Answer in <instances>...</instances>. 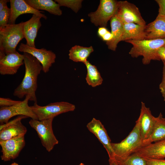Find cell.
I'll return each mask as SVG.
<instances>
[{
    "label": "cell",
    "instance_id": "cell-37",
    "mask_svg": "<svg viewBox=\"0 0 165 165\" xmlns=\"http://www.w3.org/2000/svg\"><path fill=\"white\" fill-rule=\"evenodd\" d=\"M109 165H118L114 160L109 159L108 160Z\"/></svg>",
    "mask_w": 165,
    "mask_h": 165
},
{
    "label": "cell",
    "instance_id": "cell-16",
    "mask_svg": "<svg viewBox=\"0 0 165 165\" xmlns=\"http://www.w3.org/2000/svg\"><path fill=\"white\" fill-rule=\"evenodd\" d=\"M10 16L9 24H15L17 18L20 15L31 13L41 16L46 20L47 17L42 13V11L36 10L28 4L24 0H10Z\"/></svg>",
    "mask_w": 165,
    "mask_h": 165
},
{
    "label": "cell",
    "instance_id": "cell-33",
    "mask_svg": "<svg viewBox=\"0 0 165 165\" xmlns=\"http://www.w3.org/2000/svg\"><path fill=\"white\" fill-rule=\"evenodd\" d=\"M157 55L160 60L165 61V45L162 46L158 49Z\"/></svg>",
    "mask_w": 165,
    "mask_h": 165
},
{
    "label": "cell",
    "instance_id": "cell-8",
    "mask_svg": "<svg viewBox=\"0 0 165 165\" xmlns=\"http://www.w3.org/2000/svg\"><path fill=\"white\" fill-rule=\"evenodd\" d=\"M20 103L9 107H1L0 108V123L1 124L6 123L12 117L17 115L24 116L31 119L38 118L33 112L28 102L30 97L28 96Z\"/></svg>",
    "mask_w": 165,
    "mask_h": 165
},
{
    "label": "cell",
    "instance_id": "cell-9",
    "mask_svg": "<svg viewBox=\"0 0 165 165\" xmlns=\"http://www.w3.org/2000/svg\"><path fill=\"white\" fill-rule=\"evenodd\" d=\"M116 14L123 24L134 23L141 25H146L138 8L128 1L119 2Z\"/></svg>",
    "mask_w": 165,
    "mask_h": 165
},
{
    "label": "cell",
    "instance_id": "cell-19",
    "mask_svg": "<svg viewBox=\"0 0 165 165\" xmlns=\"http://www.w3.org/2000/svg\"><path fill=\"white\" fill-rule=\"evenodd\" d=\"M145 39L165 38V17L158 15L156 19L146 25Z\"/></svg>",
    "mask_w": 165,
    "mask_h": 165
},
{
    "label": "cell",
    "instance_id": "cell-40",
    "mask_svg": "<svg viewBox=\"0 0 165 165\" xmlns=\"http://www.w3.org/2000/svg\"><path fill=\"white\" fill-rule=\"evenodd\" d=\"M164 16H165V15H164Z\"/></svg>",
    "mask_w": 165,
    "mask_h": 165
},
{
    "label": "cell",
    "instance_id": "cell-35",
    "mask_svg": "<svg viewBox=\"0 0 165 165\" xmlns=\"http://www.w3.org/2000/svg\"><path fill=\"white\" fill-rule=\"evenodd\" d=\"M113 35L111 32L109 31L101 38L103 40L106 42L111 41Z\"/></svg>",
    "mask_w": 165,
    "mask_h": 165
},
{
    "label": "cell",
    "instance_id": "cell-3",
    "mask_svg": "<svg viewBox=\"0 0 165 165\" xmlns=\"http://www.w3.org/2000/svg\"><path fill=\"white\" fill-rule=\"evenodd\" d=\"M142 145L139 123L137 120L132 130L125 138L120 142L112 143L114 153L112 160L124 159L134 153Z\"/></svg>",
    "mask_w": 165,
    "mask_h": 165
},
{
    "label": "cell",
    "instance_id": "cell-21",
    "mask_svg": "<svg viewBox=\"0 0 165 165\" xmlns=\"http://www.w3.org/2000/svg\"><path fill=\"white\" fill-rule=\"evenodd\" d=\"M110 20L113 38L111 41L106 42V44L109 49L115 51L118 43L121 41L123 32V24L116 14Z\"/></svg>",
    "mask_w": 165,
    "mask_h": 165
},
{
    "label": "cell",
    "instance_id": "cell-31",
    "mask_svg": "<svg viewBox=\"0 0 165 165\" xmlns=\"http://www.w3.org/2000/svg\"><path fill=\"white\" fill-rule=\"evenodd\" d=\"M144 158L146 160L147 165H165V160L164 159Z\"/></svg>",
    "mask_w": 165,
    "mask_h": 165
},
{
    "label": "cell",
    "instance_id": "cell-1",
    "mask_svg": "<svg viewBox=\"0 0 165 165\" xmlns=\"http://www.w3.org/2000/svg\"><path fill=\"white\" fill-rule=\"evenodd\" d=\"M23 54L25 74L22 82L14 90L13 95L19 98L28 96L29 101L37 103L36 92L37 79L42 67L39 62L31 54L27 53H24Z\"/></svg>",
    "mask_w": 165,
    "mask_h": 165
},
{
    "label": "cell",
    "instance_id": "cell-38",
    "mask_svg": "<svg viewBox=\"0 0 165 165\" xmlns=\"http://www.w3.org/2000/svg\"><path fill=\"white\" fill-rule=\"evenodd\" d=\"M10 165H19L17 163H12V164H11Z\"/></svg>",
    "mask_w": 165,
    "mask_h": 165
},
{
    "label": "cell",
    "instance_id": "cell-15",
    "mask_svg": "<svg viewBox=\"0 0 165 165\" xmlns=\"http://www.w3.org/2000/svg\"><path fill=\"white\" fill-rule=\"evenodd\" d=\"M2 155L1 159L4 161L16 158L25 145L24 136L6 141H0Z\"/></svg>",
    "mask_w": 165,
    "mask_h": 165
},
{
    "label": "cell",
    "instance_id": "cell-20",
    "mask_svg": "<svg viewBox=\"0 0 165 165\" xmlns=\"http://www.w3.org/2000/svg\"><path fill=\"white\" fill-rule=\"evenodd\" d=\"M146 25H141L134 23L123 24V32L121 41L145 39Z\"/></svg>",
    "mask_w": 165,
    "mask_h": 165
},
{
    "label": "cell",
    "instance_id": "cell-6",
    "mask_svg": "<svg viewBox=\"0 0 165 165\" xmlns=\"http://www.w3.org/2000/svg\"><path fill=\"white\" fill-rule=\"evenodd\" d=\"M30 107L39 120L54 118L61 114L74 111L75 108L74 105L64 101L52 103L44 106H40L35 103Z\"/></svg>",
    "mask_w": 165,
    "mask_h": 165
},
{
    "label": "cell",
    "instance_id": "cell-11",
    "mask_svg": "<svg viewBox=\"0 0 165 165\" xmlns=\"http://www.w3.org/2000/svg\"><path fill=\"white\" fill-rule=\"evenodd\" d=\"M27 118L25 116H19L10 122L1 124L0 141L24 136L27 129L21 123V120Z\"/></svg>",
    "mask_w": 165,
    "mask_h": 165
},
{
    "label": "cell",
    "instance_id": "cell-32",
    "mask_svg": "<svg viewBox=\"0 0 165 165\" xmlns=\"http://www.w3.org/2000/svg\"><path fill=\"white\" fill-rule=\"evenodd\" d=\"M159 6L158 15H165V0H156Z\"/></svg>",
    "mask_w": 165,
    "mask_h": 165
},
{
    "label": "cell",
    "instance_id": "cell-14",
    "mask_svg": "<svg viewBox=\"0 0 165 165\" xmlns=\"http://www.w3.org/2000/svg\"><path fill=\"white\" fill-rule=\"evenodd\" d=\"M23 54L18 52L6 55L0 58V74L2 75H13L24 64Z\"/></svg>",
    "mask_w": 165,
    "mask_h": 165
},
{
    "label": "cell",
    "instance_id": "cell-36",
    "mask_svg": "<svg viewBox=\"0 0 165 165\" xmlns=\"http://www.w3.org/2000/svg\"><path fill=\"white\" fill-rule=\"evenodd\" d=\"M10 2L8 0H0V11L2 10L7 6V3Z\"/></svg>",
    "mask_w": 165,
    "mask_h": 165
},
{
    "label": "cell",
    "instance_id": "cell-28",
    "mask_svg": "<svg viewBox=\"0 0 165 165\" xmlns=\"http://www.w3.org/2000/svg\"><path fill=\"white\" fill-rule=\"evenodd\" d=\"M10 13V9L7 6L0 11V30L4 28L9 24Z\"/></svg>",
    "mask_w": 165,
    "mask_h": 165
},
{
    "label": "cell",
    "instance_id": "cell-26",
    "mask_svg": "<svg viewBox=\"0 0 165 165\" xmlns=\"http://www.w3.org/2000/svg\"><path fill=\"white\" fill-rule=\"evenodd\" d=\"M114 161L118 165H147L146 160L143 157L135 153L124 159Z\"/></svg>",
    "mask_w": 165,
    "mask_h": 165
},
{
    "label": "cell",
    "instance_id": "cell-29",
    "mask_svg": "<svg viewBox=\"0 0 165 165\" xmlns=\"http://www.w3.org/2000/svg\"><path fill=\"white\" fill-rule=\"evenodd\" d=\"M21 101H15L9 98H0V107H9L17 104Z\"/></svg>",
    "mask_w": 165,
    "mask_h": 165
},
{
    "label": "cell",
    "instance_id": "cell-7",
    "mask_svg": "<svg viewBox=\"0 0 165 165\" xmlns=\"http://www.w3.org/2000/svg\"><path fill=\"white\" fill-rule=\"evenodd\" d=\"M119 2L115 0H101L97 10L88 15L91 22L96 26L106 28L108 21L117 12Z\"/></svg>",
    "mask_w": 165,
    "mask_h": 165
},
{
    "label": "cell",
    "instance_id": "cell-23",
    "mask_svg": "<svg viewBox=\"0 0 165 165\" xmlns=\"http://www.w3.org/2000/svg\"><path fill=\"white\" fill-rule=\"evenodd\" d=\"M165 138V118L163 117L161 112L158 117L154 128L150 137L143 141V145L162 140ZM142 145V146H143Z\"/></svg>",
    "mask_w": 165,
    "mask_h": 165
},
{
    "label": "cell",
    "instance_id": "cell-30",
    "mask_svg": "<svg viewBox=\"0 0 165 165\" xmlns=\"http://www.w3.org/2000/svg\"><path fill=\"white\" fill-rule=\"evenodd\" d=\"M162 61L163 64L162 78L159 88L164 100L165 101V61Z\"/></svg>",
    "mask_w": 165,
    "mask_h": 165
},
{
    "label": "cell",
    "instance_id": "cell-10",
    "mask_svg": "<svg viewBox=\"0 0 165 165\" xmlns=\"http://www.w3.org/2000/svg\"><path fill=\"white\" fill-rule=\"evenodd\" d=\"M18 50L24 53H29L35 57L41 64L42 71L45 73L49 72L52 64L55 61V54L52 51L47 50L44 48L38 49L36 47H30L26 44L21 43Z\"/></svg>",
    "mask_w": 165,
    "mask_h": 165
},
{
    "label": "cell",
    "instance_id": "cell-2",
    "mask_svg": "<svg viewBox=\"0 0 165 165\" xmlns=\"http://www.w3.org/2000/svg\"><path fill=\"white\" fill-rule=\"evenodd\" d=\"M125 42L132 45L129 52L131 57L138 58L142 56V63L144 65L149 64L152 60L160 61L157 51L161 47L165 45V38L130 40Z\"/></svg>",
    "mask_w": 165,
    "mask_h": 165
},
{
    "label": "cell",
    "instance_id": "cell-27",
    "mask_svg": "<svg viewBox=\"0 0 165 165\" xmlns=\"http://www.w3.org/2000/svg\"><path fill=\"white\" fill-rule=\"evenodd\" d=\"M60 6L67 7L77 13L82 7V0H55Z\"/></svg>",
    "mask_w": 165,
    "mask_h": 165
},
{
    "label": "cell",
    "instance_id": "cell-22",
    "mask_svg": "<svg viewBox=\"0 0 165 165\" xmlns=\"http://www.w3.org/2000/svg\"><path fill=\"white\" fill-rule=\"evenodd\" d=\"M25 2L35 9L45 10L50 13L60 16L62 11L60 6L55 1L52 0H25Z\"/></svg>",
    "mask_w": 165,
    "mask_h": 165
},
{
    "label": "cell",
    "instance_id": "cell-17",
    "mask_svg": "<svg viewBox=\"0 0 165 165\" xmlns=\"http://www.w3.org/2000/svg\"><path fill=\"white\" fill-rule=\"evenodd\" d=\"M144 157L155 159L165 158V138L149 144L143 145L134 152Z\"/></svg>",
    "mask_w": 165,
    "mask_h": 165
},
{
    "label": "cell",
    "instance_id": "cell-12",
    "mask_svg": "<svg viewBox=\"0 0 165 165\" xmlns=\"http://www.w3.org/2000/svg\"><path fill=\"white\" fill-rule=\"evenodd\" d=\"M88 129L93 134L106 150L109 159L113 160L114 153L112 142L104 125L99 120L93 118L86 125Z\"/></svg>",
    "mask_w": 165,
    "mask_h": 165
},
{
    "label": "cell",
    "instance_id": "cell-39",
    "mask_svg": "<svg viewBox=\"0 0 165 165\" xmlns=\"http://www.w3.org/2000/svg\"><path fill=\"white\" fill-rule=\"evenodd\" d=\"M79 165H85L83 163H80Z\"/></svg>",
    "mask_w": 165,
    "mask_h": 165
},
{
    "label": "cell",
    "instance_id": "cell-24",
    "mask_svg": "<svg viewBox=\"0 0 165 165\" xmlns=\"http://www.w3.org/2000/svg\"><path fill=\"white\" fill-rule=\"evenodd\" d=\"M94 51L92 46L85 47L75 45L69 50L68 55L71 60L75 62L84 63L90 54Z\"/></svg>",
    "mask_w": 165,
    "mask_h": 165
},
{
    "label": "cell",
    "instance_id": "cell-13",
    "mask_svg": "<svg viewBox=\"0 0 165 165\" xmlns=\"http://www.w3.org/2000/svg\"><path fill=\"white\" fill-rule=\"evenodd\" d=\"M140 113L137 120L139 124L140 130L143 141L148 139L152 134L156 120L149 108L145 103L141 102Z\"/></svg>",
    "mask_w": 165,
    "mask_h": 165
},
{
    "label": "cell",
    "instance_id": "cell-25",
    "mask_svg": "<svg viewBox=\"0 0 165 165\" xmlns=\"http://www.w3.org/2000/svg\"><path fill=\"white\" fill-rule=\"evenodd\" d=\"M84 64L87 69V74L86 80L88 85L93 87L101 85L103 79L97 67L86 61Z\"/></svg>",
    "mask_w": 165,
    "mask_h": 165
},
{
    "label": "cell",
    "instance_id": "cell-18",
    "mask_svg": "<svg viewBox=\"0 0 165 165\" xmlns=\"http://www.w3.org/2000/svg\"><path fill=\"white\" fill-rule=\"evenodd\" d=\"M41 16L33 14L31 17L27 21L23 22L22 31L24 38L28 46L35 48V40L38 31L42 26Z\"/></svg>",
    "mask_w": 165,
    "mask_h": 165
},
{
    "label": "cell",
    "instance_id": "cell-4",
    "mask_svg": "<svg viewBox=\"0 0 165 165\" xmlns=\"http://www.w3.org/2000/svg\"><path fill=\"white\" fill-rule=\"evenodd\" d=\"M23 22L17 24H8L0 30V58L6 55L17 52V45L24 38Z\"/></svg>",
    "mask_w": 165,
    "mask_h": 165
},
{
    "label": "cell",
    "instance_id": "cell-34",
    "mask_svg": "<svg viewBox=\"0 0 165 165\" xmlns=\"http://www.w3.org/2000/svg\"><path fill=\"white\" fill-rule=\"evenodd\" d=\"M108 31L105 27H100L98 29L97 34L99 36L102 38Z\"/></svg>",
    "mask_w": 165,
    "mask_h": 165
},
{
    "label": "cell",
    "instance_id": "cell-5",
    "mask_svg": "<svg viewBox=\"0 0 165 165\" xmlns=\"http://www.w3.org/2000/svg\"><path fill=\"white\" fill-rule=\"evenodd\" d=\"M53 119L39 120L31 119L29 122L30 126L36 131L42 145L48 152H50L54 146L58 143L53 130Z\"/></svg>",
    "mask_w": 165,
    "mask_h": 165
}]
</instances>
